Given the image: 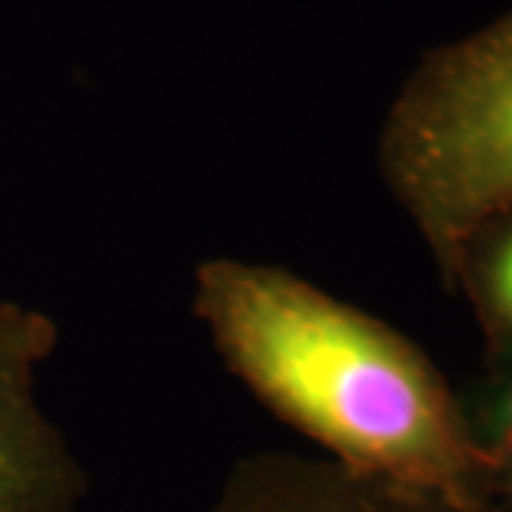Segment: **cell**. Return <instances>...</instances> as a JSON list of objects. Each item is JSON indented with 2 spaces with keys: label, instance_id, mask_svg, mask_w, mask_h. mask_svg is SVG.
I'll list each match as a JSON object with an SVG mask.
<instances>
[{
  "label": "cell",
  "instance_id": "6da1fadb",
  "mask_svg": "<svg viewBox=\"0 0 512 512\" xmlns=\"http://www.w3.org/2000/svg\"><path fill=\"white\" fill-rule=\"evenodd\" d=\"M191 311L222 365L350 470L490 498L461 393L404 330L282 265L211 256Z\"/></svg>",
  "mask_w": 512,
  "mask_h": 512
},
{
  "label": "cell",
  "instance_id": "7a4b0ae2",
  "mask_svg": "<svg viewBox=\"0 0 512 512\" xmlns=\"http://www.w3.org/2000/svg\"><path fill=\"white\" fill-rule=\"evenodd\" d=\"M376 160L447 291L464 239L512 202V12L421 60L387 109Z\"/></svg>",
  "mask_w": 512,
  "mask_h": 512
},
{
  "label": "cell",
  "instance_id": "3957f363",
  "mask_svg": "<svg viewBox=\"0 0 512 512\" xmlns=\"http://www.w3.org/2000/svg\"><path fill=\"white\" fill-rule=\"evenodd\" d=\"M57 345L49 313L0 302V512H77L89 493L80 458L37 396Z\"/></svg>",
  "mask_w": 512,
  "mask_h": 512
},
{
  "label": "cell",
  "instance_id": "277c9868",
  "mask_svg": "<svg viewBox=\"0 0 512 512\" xmlns=\"http://www.w3.org/2000/svg\"><path fill=\"white\" fill-rule=\"evenodd\" d=\"M208 512H512L495 498L413 487L325 456L259 450L222 478Z\"/></svg>",
  "mask_w": 512,
  "mask_h": 512
},
{
  "label": "cell",
  "instance_id": "5b68a950",
  "mask_svg": "<svg viewBox=\"0 0 512 512\" xmlns=\"http://www.w3.org/2000/svg\"><path fill=\"white\" fill-rule=\"evenodd\" d=\"M447 293L464 296L484 342V367L512 362V202L478 222L456 256Z\"/></svg>",
  "mask_w": 512,
  "mask_h": 512
},
{
  "label": "cell",
  "instance_id": "8992f818",
  "mask_svg": "<svg viewBox=\"0 0 512 512\" xmlns=\"http://www.w3.org/2000/svg\"><path fill=\"white\" fill-rule=\"evenodd\" d=\"M458 393L487 470L490 498L512 510V362L484 367L476 382Z\"/></svg>",
  "mask_w": 512,
  "mask_h": 512
}]
</instances>
